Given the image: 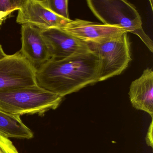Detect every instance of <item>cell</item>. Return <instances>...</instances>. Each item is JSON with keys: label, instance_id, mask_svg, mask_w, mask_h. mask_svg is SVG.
Masks as SVG:
<instances>
[{"label": "cell", "instance_id": "4fadbf2b", "mask_svg": "<svg viewBox=\"0 0 153 153\" xmlns=\"http://www.w3.org/2000/svg\"><path fill=\"white\" fill-rule=\"evenodd\" d=\"M68 1L69 0H43L44 4L48 9L65 19H70Z\"/></svg>", "mask_w": 153, "mask_h": 153}, {"label": "cell", "instance_id": "277c9868", "mask_svg": "<svg viewBox=\"0 0 153 153\" xmlns=\"http://www.w3.org/2000/svg\"><path fill=\"white\" fill-rule=\"evenodd\" d=\"M128 33L101 43H88L99 59V82L119 75L128 67L132 58Z\"/></svg>", "mask_w": 153, "mask_h": 153}, {"label": "cell", "instance_id": "30bf717a", "mask_svg": "<svg viewBox=\"0 0 153 153\" xmlns=\"http://www.w3.org/2000/svg\"><path fill=\"white\" fill-rule=\"evenodd\" d=\"M128 94L133 107L147 112L153 119V71L152 69L145 70L139 78L131 83Z\"/></svg>", "mask_w": 153, "mask_h": 153}, {"label": "cell", "instance_id": "2e32d148", "mask_svg": "<svg viewBox=\"0 0 153 153\" xmlns=\"http://www.w3.org/2000/svg\"><path fill=\"white\" fill-rule=\"evenodd\" d=\"M150 2V5H151V8H152V10H153V0H149Z\"/></svg>", "mask_w": 153, "mask_h": 153}, {"label": "cell", "instance_id": "6da1fadb", "mask_svg": "<svg viewBox=\"0 0 153 153\" xmlns=\"http://www.w3.org/2000/svg\"><path fill=\"white\" fill-rule=\"evenodd\" d=\"M100 61L94 53L50 59L36 72L40 87L63 98L99 82Z\"/></svg>", "mask_w": 153, "mask_h": 153}, {"label": "cell", "instance_id": "5bb4252c", "mask_svg": "<svg viewBox=\"0 0 153 153\" xmlns=\"http://www.w3.org/2000/svg\"><path fill=\"white\" fill-rule=\"evenodd\" d=\"M0 153H19L8 137L0 135Z\"/></svg>", "mask_w": 153, "mask_h": 153}, {"label": "cell", "instance_id": "5b68a950", "mask_svg": "<svg viewBox=\"0 0 153 153\" xmlns=\"http://www.w3.org/2000/svg\"><path fill=\"white\" fill-rule=\"evenodd\" d=\"M37 70L19 51L0 59V91L37 85Z\"/></svg>", "mask_w": 153, "mask_h": 153}, {"label": "cell", "instance_id": "9a60e30c", "mask_svg": "<svg viewBox=\"0 0 153 153\" xmlns=\"http://www.w3.org/2000/svg\"><path fill=\"white\" fill-rule=\"evenodd\" d=\"M6 55V54L5 53L4 51L3 50L1 45H0V59H1L2 58L4 57V56H5Z\"/></svg>", "mask_w": 153, "mask_h": 153}, {"label": "cell", "instance_id": "8992f818", "mask_svg": "<svg viewBox=\"0 0 153 153\" xmlns=\"http://www.w3.org/2000/svg\"><path fill=\"white\" fill-rule=\"evenodd\" d=\"M51 56V59L60 60L77 55L93 53L89 44L57 28L41 30Z\"/></svg>", "mask_w": 153, "mask_h": 153}, {"label": "cell", "instance_id": "ba28073f", "mask_svg": "<svg viewBox=\"0 0 153 153\" xmlns=\"http://www.w3.org/2000/svg\"><path fill=\"white\" fill-rule=\"evenodd\" d=\"M71 20L65 19L48 9L43 0H28L18 11L16 22L21 25L29 24L45 30L61 28Z\"/></svg>", "mask_w": 153, "mask_h": 153}, {"label": "cell", "instance_id": "8fae6325", "mask_svg": "<svg viewBox=\"0 0 153 153\" xmlns=\"http://www.w3.org/2000/svg\"><path fill=\"white\" fill-rule=\"evenodd\" d=\"M0 135L8 138L30 139L34 137L32 131L22 122L19 115L0 109Z\"/></svg>", "mask_w": 153, "mask_h": 153}, {"label": "cell", "instance_id": "7c38bea8", "mask_svg": "<svg viewBox=\"0 0 153 153\" xmlns=\"http://www.w3.org/2000/svg\"><path fill=\"white\" fill-rule=\"evenodd\" d=\"M28 0H0V28L4 22L14 11L19 10Z\"/></svg>", "mask_w": 153, "mask_h": 153}, {"label": "cell", "instance_id": "7a4b0ae2", "mask_svg": "<svg viewBox=\"0 0 153 153\" xmlns=\"http://www.w3.org/2000/svg\"><path fill=\"white\" fill-rule=\"evenodd\" d=\"M63 97L38 85L0 91V109L14 115L43 116L58 108Z\"/></svg>", "mask_w": 153, "mask_h": 153}, {"label": "cell", "instance_id": "52a82bcc", "mask_svg": "<svg viewBox=\"0 0 153 153\" xmlns=\"http://www.w3.org/2000/svg\"><path fill=\"white\" fill-rule=\"evenodd\" d=\"M61 29L88 43H99L118 36L125 30L117 26L107 25L80 19L71 20Z\"/></svg>", "mask_w": 153, "mask_h": 153}, {"label": "cell", "instance_id": "9c48e42d", "mask_svg": "<svg viewBox=\"0 0 153 153\" xmlns=\"http://www.w3.org/2000/svg\"><path fill=\"white\" fill-rule=\"evenodd\" d=\"M41 29L29 24L22 25L20 52L36 70L51 58Z\"/></svg>", "mask_w": 153, "mask_h": 153}, {"label": "cell", "instance_id": "3957f363", "mask_svg": "<svg viewBox=\"0 0 153 153\" xmlns=\"http://www.w3.org/2000/svg\"><path fill=\"white\" fill-rule=\"evenodd\" d=\"M94 16L102 23L117 26L140 38L152 53L153 42L145 33L135 6L127 0H86Z\"/></svg>", "mask_w": 153, "mask_h": 153}]
</instances>
